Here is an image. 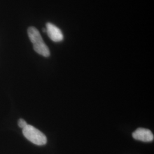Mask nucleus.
<instances>
[{"label":"nucleus","instance_id":"obj_1","mask_svg":"<svg viewBox=\"0 0 154 154\" xmlns=\"http://www.w3.org/2000/svg\"><path fill=\"white\" fill-rule=\"evenodd\" d=\"M29 37L33 45L34 50L45 57H48L50 54V50L45 44L38 30L33 26L29 28L28 30Z\"/></svg>","mask_w":154,"mask_h":154},{"label":"nucleus","instance_id":"obj_2","mask_svg":"<svg viewBox=\"0 0 154 154\" xmlns=\"http://www.w3.org/2000/svg\"><path fill=\"white\" fill-rule=\"evenodd\" d=\"M24 137L32 143L38 146H43L47 143L46 137L38 129L28 125L22 129Z\"/></svg>","mask_w":154,"mask_h":154},{"label":"nucleus","instance_id":"obj_3","mask_svg":"<svg viewBox=\"0 0 154 154\" xmlns=\"http://www.w3.org/2000/svg\"><path fill=\"white\" fill-rule=\"evenodd\" d=\"M46 33L49 37L53 41L55 42H59L63 41V34L60 28L56 26L54 24L48 22L46 23Z\"/></svg>","mask_w":154,"mask_h":154},{"label":"nucleus","instance_id":"obj_4","mask_svg":"<svg viewBox=\"0 0 154 154\" xmlns=\"http://www.w3.org/2000/svg\"><path fill=\"white\" fill-rule=\"evenodd\" d=\"M132 137L136 140L144 142H151L154 140V135L149 129L138 128L132 133Z\"/></svg>","mask_w":154,"mask_h":154},{"label":"nucleus","instance_id":"obj_5","mask_svg":"<svg viewBox=\"0 0 154 154\" xmlns=\"http://www.w3.org/2000/svg\"><path fill=\"white\" fill-rule=\"evenodd\" d=\"M18 125L20 128L23 129L28 125V124L24 119H19V121L18 122Z\"/></svg>","mask_w":154,"mask_h":154}]
</instances>
